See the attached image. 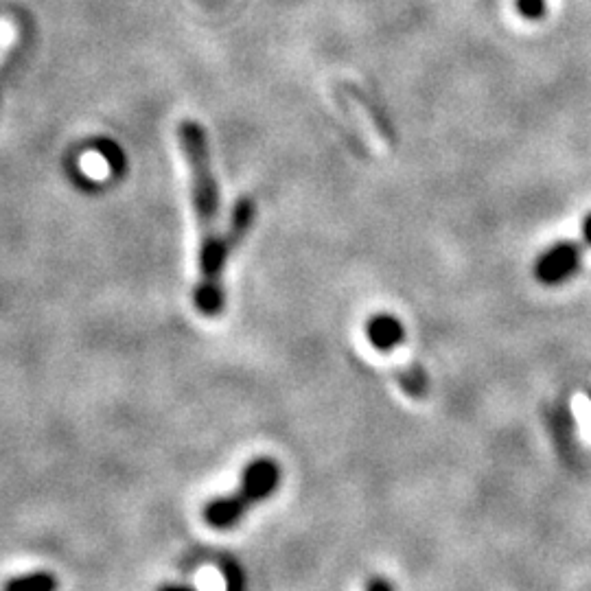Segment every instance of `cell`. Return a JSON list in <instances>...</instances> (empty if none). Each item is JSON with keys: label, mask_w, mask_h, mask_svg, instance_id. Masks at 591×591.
Instances as JSON below:
<instances>
[{"label": "cell", "mask_w": 591, "mask_h": 591, "mask_svg": "<svg viewBox=\"0 0 591 591\" xmlns=\"http://www.w3.org/2000/svg\"><path fill=\"white\" fill-rule=\"evenodd\" d=\"M283 469L274 458H257L243 469L237 489L211 500L202 511L206 526L213 530H233L252 506L270 500L281 484Z\"/></svg>", "instance_id": "obj_2"}, {"label": "cell", "mask_w": 591, "mask_h": 591, "mask_svg": "<svg viewBox=\"0 0 591 591\" xmlns=\"http://www.w3.org/2000/svg\"><path fill=\"white\" fill-rule=\"evenodd\" d=\"M517 11L526 20H541L546 14V0H517Z\"/></svg>", "instance_id": "obj_7"}, {"label": "cell", "mask_w": 591, "mask_h": 591, "mask_svg": "<svg viewBox=\"0 0 591 591\" xmlns=\"http://www.w3.org/2000/svg\"><path fill=\"white\" fill-rule=\"evenodd\" d=\"M587 248H591L589 241L581 235V239H565L554 243L546 252H541L535 263L537 283L546 287H559L570 281L581 270L583 252Z\"/></svg>", "instance_id": "obj_3"}, {"label": "cell", "mask_w": 591, "mask_h": 591, "mask_svg": "<svg viewBox=\"0 0 591 591\" xmlns=\"http://www.w3.org/2000/svg\"><path fill=\"white\" fill-rule=\"evenodd\" d=\"M366 589L368 591H373V589H384L386 591V589H392V585L388 581H381V578H377V581H368Z\"/></svg>", "instance_id": "obj_8"}, {"label": "cell", "mask_w": 591, "mask_h": 591, "mask_svg": "<svg viewBox=\"0 0 591 591\" xmlns=\"http://www.w3.org/2000/svg\"><path fill=\"white\" fill-rule=\"evenodd\" d=\"M581 235L589 241V246H591V213L583 219V228H581Z\"/></svg>", "instance_id": "obj_9"}, {"label": "cell", "mask_w": 591, "mask_h": 591, "mask_svg": "<svg viewBox=\"0 0 591 591\" xmlns=\"http://www.w3.org/2000/svg\"><path fill=\"white\" fill-rule=\"evenodd\" d=\"M5 587L7 589H22V591H27V589L44 591V589L57 587V581L51 574L40 572V574H29V576H22V578H14V581H9Z\"/></svg>", "instance_id": "obj_6"}, {"label": "cell", "mask_w": 591, "mask_h": 591, "mask_svg": "<svg viewBox=\"0 0 591 591\" xmlns=\"http://www.w3.org/2000/svg\"><path fill=\"white\" fill-rule=\"evenodd\" d=\"M399 384L401 388L410 394L414 399H423L427 392H430V379H427L425 370L421 366H405L399 373Z\"/></svg>", "instance_id": "obj_5"}, {"label": "cell", "mask_w": 591, "mask_h": 591, "mask_svg": "<svg viewBox=\"0 0 591 591\" xmlns=\"http://www.w3.org/2000/svg\"><path fill=\"white\" fill-rule=\"evenodd\" d=\"M178 141L189 167L191 202L197 230H200V252H197L200 278L193 292V303L204 318H217L226 305L222 285L226 261L252 230L257 219V204L250 197H241L230 213L228 228L219 233V187L204 127L195 121H182L178 127Z\"/></svg>", "instance_id": "obj_1"}, {"label": "cell", "mask_w": 591, "mask_h": 591, "mask_svg": "<svg viewBox=\"0 0 591 591\" xmlns=\"http://www.w3.org/2000/svg\"><path fill=\"white\" fill-rule=\"evenodd\" d=\"M366 338L379 353H392L405 342V329L399 318L377 314L366 322Z\"/></svg>", "instance_id": "obj_4"}]
</instances>
